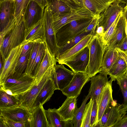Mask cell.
<instances>
[{"label":"cell","mask_w":127,"mask_h":127,"mask_svg":"<svg viewBox=\"0 0 127 127\" xmlns=\"http://www.w3.org/2000/svg\"><path fill=\"white\" fill-rule=\"evenodd\" d=\"M37 82L33 75L14 72L0 84V89L18 98L31 89Z\"/></svg>","instance_id":"1"},{"label":"cell","mask_w":127,"mask_h":127,"mask_svg":"<svg viewBox=\"0 0 127 127\" xmlns=\"http://www.w3.org/2000/svg\"><path fill=\"white\" fill-rule=\"evenodd\" d=\"M87 46L89 57L86 73L91 78L99 72L105 50L100 37L96 34L93 36Z\"/></svg>","instance_id":"2"},{"label":"cell","mask_w":127,"mask_h":127,"mask_svg":"<svg viewBox=\"0 0 127 127\" xmlns=\"http://www.w3.org/2000/svg\"><path fill=\"white\" fill-rule=\"evenodd\" d=\"M27 31L25 21L15 27L4 37L0 43V54L3 64L11 50L20 45L24 41Z\"/></svg>","instance_id":"3"},{"label":"cell","mask_w":127,"mask_h":127,"mask_svg":"<svg viewBox=\"0 0 127 127\" xmlns=\"http://www.w3.org/2000/svg\"><path fill=\"white\" fill-rule=\"evenodd\" d=\"M93 19L73 21L62 26L56 34L58 47L84 32Z\"/></svg>","instance_id":"4"},{"label":"cell","mask_w":127,"mask_h":127,"mask_svg":"<svg viewBox=\"0 0 127 127\" xmlns=\"http://www.w3.org/2000/svg\"><path fill=\"white\" fill-rule=\"evenodd\" d=\"M96 15L86 6L72 9L69 12L62 16L52 15L54 31L56 34L61 28L67 24L73 21L93 18Z\"/></svg>","instance_id":"5"},{"label":"cell","mask_w":127,"mask_h":127,"mask_svg":"<svg viewBox=\"0 0 127 127\" xmlns=\"http://www.w3.org/2000/svg\"><path fill=\"white\" fill-rule=\"evenodd\" d=\"M127 111V104H119L113 100L105 111L96 127H113L126 115Z\"/></svg>","instance_id":"6"},{"label":"cell","mask_w":127,"mask_h":127,"mask_svg":"<svg viewBox=\"0 0 127 127\" xmlns=\"http://www.w3.org/2000/svg\"><path fill=\"white\" fill-rule=\"evenodd\" d=\"M54 68L47 71L31 89L19 96L18 98L20 106L27 109L30 112H32L37 96L47 81L52 78Z\"/></svg>","instance_id":"7"},{"label":"cell","mask_w":127,"mask_h":127,"mask_svg":"<svg viewBox=\"0 0 127 127\" xmlns=\"http://www.w3.org/2000/svg\"><path fill=\"white\" fill-rule=\"evenodd\" d=\"M41 19L45 42L51 54L55 57L59 47L56 33L53 27L52 15L47 6L44 9Z\"/></svg>","instance_id":"8"},{"label":"cell","mask_w":127,"mask_h":127,"mask_svg":"<svg viewBox=\"0 0 127 127\" xmlns=\"http://www.w3.org/2000/svg\"><path fill=\"white\" fill-rule=\"evenodd\" d=\"M31 0H15L11 20L5 28L0 32V40H3L12 30L25 21L29 5Z\"/></svg>","instance_id":"9"},{"label":"cell","mask_w":127,"mask_h":127,"mask_svg":"<svg viewBox=\"0 0 127 127\" xmlns=\"http://www.w3.org/2000/svg\"><path fill=\"white\" fill-rule=\"evenodd\" d=\"M22 47L20 45L13 49L5 59L0 72V84L3 83L8 77L15 72Z\"/></svg>","instance_id":"10"},{"label":"cell","mask_w":127,"mask_h":127,"mask_svg":"<svg viewBox=\"0 0 127 127\" xmlns=\"http://www.w3.org/2000/svg\"><path fill=\"white\" fill-rule=\"evenodd\" d=\"M74 74L72 71L66 68L63 64L56 65L52 79L56 90L62 91L69 84Z\"/></svg>","instance_id":"11"},{"label":"cell","mask_w":127,"mask_h":127,"mask_svg":"<svg viewBox=\"0 0 127 127\" xmlns=\"http://www.w3.org/2000/svg\"><path fill=\"white\" fill-rule=\"evenodd\" d=\"M90 80V78L86 73H74L70 82L61 91L67 97H78L83 86Z\"/></svg>","instance_id":"12"},{"label":"cell","mask_w":127,"mask_h":127,"mask_svg":"<svg viewBox=\"0 0 127 127\" xmlns=\"http://www.w3.org/2000/svg\"><path fill=\"white\" fill-rule=\"evenodd\" d=\"M120 2L118 0H114L108 8L100 14L97 25L104 28V32L123 11V8L120 5Z\"/></svg>","instance_id":"13"},{"label":"cell","mask_w":127,"mask_h":127,"mask_svg":"<svg viewBox=\"0 0 127 127\" xmlns=\"http://www.w3.org/2000/svg\"><path fill=\"white\" fill-rule=\"evenodd\" d=\"M89 50L87 46L72 59L63 64L68 67L74 73H86L89 62Z\"/></svg>","instance_id":"14"},{"label":"cell","mask_w":127,"mask_h":127,"mask_svg":"<svg viewBox=\"0 0 127 127\" xmlns=\"http://www.w3.org/2000/svg\"><path fill=\"white\" fill-rule=\"evenodd\" d=\"M0 116L5 118L17 122H27L29 123L31 115V112L29 110L20 105L7 108H0Z\"/></svg>","instance_id":"15"},{"label":"cell","mask_w":127,"mask_h":127,"mask_svg":"<svg viewBox=\"0 0 127 127\" xmlns=\"http://www.w3.org/2000/svg\"><path fill=\"white\" fill-rule=\"evenodd\" d=\"M110 80L104 88L99 96L97 103V124L100 121L104 112L113 100L112 93V83Z\"/></svg>","instance_id":"16"},{"label":"cell","mask_w":127,"mask_h":127,"mask_svg":"<svg viewBox=\"0 0 127 127\" xmlns=\"http://www.w3.org/2000/svg\"><path fill=\"white\" fill-rule=\"evenodd\" d=\"M127 36L126 22L122 11L114 32L105 46V50L115 48Z\"/></svg>","instance_id":"17"},{"label":"cell","mask_w":127,"mask_h":127,"mask_svg":"<svg viewBox=\"0 0 127 127\" xmlns=\"http://www.w3.org/2000/svg\"><path fill=\"white\" fill-rule=\"evenodd\" d=\"M107 75L99 74L90 78L91 86L89 91L90 98L96 101L97 104L100 95L108 81Z\"/></svg>","instance_id":"18"},{"label":"cell","mask_w":127,"mask_h":127,"mask_svg":"<svg viewBox=\"0 0 127 127\" xmlns=\"http://www.w3.org/2000/svg\"><path fill=\"white\" fill-rule=\"evenodd\" d=\"M57 62L55 57L51 54L46 44L44 57L33 75L36 81L39 80L47 71L54 68Z\"/></svg>","instance_id":"19"},{"label":"cell","mask_w":127,"mask_h":127,"mask_svg":"<svg viewBox=\"0 0 127 127\" xmlns=\"http://www.w3.org/2000/svg\"><path fill=\"white\" fill-rule=\"evenodd\" d=\"M43 41H44L43 27L41 18L27 31L24 40L20 45L22 46L29 42H40Z\"/></svg>","instance_id":"20"},{"label":"cell","mask_w":127,"mask_h":127,"mask_svg":"<svg viewBox=\"0 0 127 127\" xmlns=\"http://www.w3.org/2000/svg\"><path fill=\"white\" fill-rule=\"evenodd\" d=\"M93 35L92 33L89 34L72 48L61 55L56 57L57 62L59 64H63L65 62L72 59L88 45Z\"/></svg>","instance_id":"21"},{"label":"cell","mask_w":127,"mask_h":127,"mask_svg":"<svg viewBox=\"0 0 127 127\" xmlns=\"http://www.w3.org/2000/svg\"><path fill=\"white\" fill-rule=\"evenodd\" d=\"M77 97H67L61 106L57 109L64 120L70 121L73 119L78 108L77 104Z\"/></svg>","instance_id":"22"},{"label":"cell","mask_w":127,"mask_h":127,"mask_svg":"<svg viewBox=\"0 0 127 127\" xmlns=\"http://www.w3.org/2000/svg\"><path fill=\"white\" fill-rule=\"evenodd\" d=\"M14 1V0H0V32L5 28L11 20Z\"/></svg>","instance_id":"23"},{"label":"cell","mask_w":127,"mask_h":127,"mask_svg":"<svg viewBox=\"0 0 127 127\" xmlns=\"http://www.w3.org/2000/svg\"><path fill=\"white\" fill-rule=\"evenodd\" d=\"M45 114L49 127H73L71 121L64 120L57 109L49 108L45 110Z\"/></svg>","instance_id":"24"},{"label":"cell","mask_w":127,"mask_h":127,"mask_svg":"<svg viewBox=\"0 0 127 127\" xmlns=\"http://www.w3.org/2000/svg\"><path fill=\"white\" fill-rule=\"evenodd\" d=\"M55 90L53 80L51 78L45 84L37 96L33 104L32 111L38 107L40 104L43 105L48 101Z\"/></svg>","instance_id":"25"},{"label":"cell","mask_w":127,"mask_h":127,"mask_svg":"<svg viewBox=\"0 0 127 127\" xmlns=\"http://www.w3.org/2000/svg\"><path fill=\"white\" fill-rule=\"evenodd\" d=\"M43 105H39L31 112L29 122L30 127H49Z\"/></svg>","instance_id":"26"},{"label":"cell","mask_w":127,"mask_h":127,"mask_svg":"<svg viewBox=\"0 0 127 127\" xmlns=\"http://www.w3.org/2000/svg\"><path fill=\"white\" fill-rule=\"evenodd\" d=\"M118 54V58L108 73L112 81L116 80L117 77L126 73L127 69V64L125 60L121 55Z\"/></svg>","instance_id":"27"},{"label":"cell","mask_w":127,"mask_h":127,"mask_svg":"<svg viewBox=\"0 0 127 127\" xmlns=\"http://www.w3.org/2000/svg\"><path fill=\"white\" fill-rule=\"evenodd\" d=\"M118 56L115 48L106 50L103 57L101 67L99 73L108 75V72Z\"/></svg>","instance_id":"28"},{"label":"cell","mask_w":127,"mask_h":127,"mask_svg":"<svg viewBox=\"0 0 127 127\" xmlns=\"http://www.w3.org/2000/svg\"><path fill=\"white\" fill-rule=\"evenodd\" d=\"M85 6L95 15H99L114 0H83Z\"/></svg>","instance_id":"29"},{"label":"cell","mask_w":127,"mask_h":127,"mask_svg":"<svg viewBox=\"0 0 127 127\" xmlns=\"http://www.w3.org/2000/svg\"><path fill=\"white\" fill-rule=\"evenodd\" d=\"M41 8L34 1L31 0L28 7L25 22L27 30L39 20L38 17Z\"/></svg>","instance_id":"30"},{"label":"cell","mask_w":127,"mask_h":127,"mask_svg":"<svg viewBox=\"0 0 127 127\" xmlns=\"http://www.w3.org/2000/svg\"><path fill=\"white\" fill-rule=\"evenodd\" d=\"M47 0V6L52 15L62 16L69 12L72 9L61 0Z\"/></svg>","instance_id":"31"},{"label":"cell","mask_w":127,"mask_h":127,"mask_svg":"<svg viewBox=\"0 0 127 127\" xmlns=\"http://www.w3.org/2000/svg\"><path fill=\"white\" fill-rule=\"evenodd\" d=\"M19 105V102L17 97L9 95L0 89V108Z\"/></svg>","instance_id":"32"},{"label":"cell","mask_w":127,"mask_h":127,"mask_svg":"<svg viewBox=\"0 0 127 127\" xmlns=\"http://www.w3.org/2000/svg\"><path fill=\"white\" fill-rule=\"evenodd\" d=\"M92 33H93L92 32H86L85 31L82 33L69 40L63 46L59 47L55 57L61 55L65 52L72 48L83 38Z\"/></svg>","instance_id":"33"},{"label":"cell","mask_w":127,"mask_h":127,"mask_svg":"<svg viewBox=\"0 0 127 127\" xmlns=\"http://www.w3.org/2000/svg\"><path fill=\"white\" fill-rule=\"evenodd\" d=\"M40 42H34L31 50L27 65L25 73L33 75L34 65L38 53Z\"/></svg>","instance_id":"34"},{"label":"cell","mask_w":127,"mask_h":127,"mask_svg":"<svg viewBox=\"0 0 127 127\" xmlns=\"http://www.w3.org/2000/svg\"><path fill=\"white\" fill-rule=\"evenodd\" d=\"M90 98L89 93L83 100L80 107L78 109L71 121L74 127H81L82 119L86 103L87 100Z\"/></svg>","instance_id":"35"},{"label":"cell","mask_w":127,"mask_h":127,"mask_svg":"<svg viewBox=\"0 0 127 127\" xmlns=\"http://www.w3.org/2000/svg\"><path fill=\"white\" fill-rule=\"evenodd\" d=\"M93 103V100L91 98L89 102L86 105L82 119L81 127H91L90 120Z\"/></svg>","instance_id":"36"},{"label":"cell","mask_w":127,"mask_h":127,"mask_svg":"<svg viewBox=\"0 0 127 127\" xmlns=\"http://www.w3.org/2000/svg\"><path fill=\"white\" fill-rule=\"evenodd\" d=\"M31 49L23 56L19 57L16 66L15 72L20 74L25 73Z\"/></svg>","instance_id":"37"},{"label":"cell","mask_w":127,"mask_h":127,"mask_svg":"<svg viewBox=\"0 0 127 127\" xmlns=\"http://www.w3.org/2000/svg\"><path fill=\"white\" fill-rule=\"evenodd\" d=\"M0 127H29L28 122L16 121L5 118L1 116H0Z\"/></svg>","instance_id":"38"},{"label":"cell","mask_w":127,"mask_h":127,"mask_svg":"<svg viewBox=\"0 0 127 127\" xmlns=\"http://www.w3.org/2000/svg\"><path fill=\"white\" fill-rule=\"evenodd\" d=\"M122 12L119 15L114 22L104 33L102 35L101 37L100 36L101 41L105 48L114 32L117 24Z\"/></svg>","instance_id":"39"},{"label":"cell","mask_w":127,"mask_h":127,"mask_svg":"<svg viewBox=\"0 0 127 127\" xmlns=\"http://www.w3.org/2000/svg\"><path fill=\"white\" fill-rule=\"evenodd\" d=\"M45 46L44 41L41 42L40 43L38 51L34 62L33 75L36 71L44 57Z\"/></svg>","instance_id":"40"},{"label":"cell","mask_w":127,"mask_h":127,"mask_svg":"<svg viewBox=\"0 0 127 127\" xmlns=\"http://www.w3.org/2000/svg\"><path fill=\"white\" fill-rule=\"evenodd\" d=\"M97 104L96 101L93 100L90 120L91 127H96L97 124Z\"/></svg>","instance_id":"41"},{"label":"cell","mask_w":127,"mask_h":127,"mask_svg":"<svg viewBox=\"0 0 127 127\" xmlns=\"http://www.w3.org/2000/svg\"><path fill=\"white\" fill-rule=\"evenodd\" d=\"M121 92L125 91L127 87V73L126 72L116 79Z\"/></svg>","instance_id":"42"},{"label":"cell","mask_w":127,"mask_h":127,"mask_svg":"<svg viewBox=\"0 0 127 127\" xmlns=\"http://www.w3.org/2000/svg\"><path fill=\"white\" fill-rule=\"evenodd\" d=\"M100 15H96L85 30L86 32H92L94 35L95 34L97 26L98 23Z\"/></svg>","instance_id":"43"},{"label":"cell","mask_w":127,"mask_h":127,"mask_svg":"<svg viewBox=\"0 0 127 127\" xmlns=\"http://www.w3.org/2000/svg\"><path fill=\"white\" fill-rule=\"evenodd\" d=\"M34 43L29 42L22 46L20 57L24 55L30 49H31Z\"/></svg>","instance_id":"44"},{"label":"cell","mask_w":127,"mask_h":127,"mask_svg":"<svg viewBox=\"0 0 127 127\" xmlns=\"http://www.w3.org/2000/svg\"><path fill=\"white\" fill-rule=\"evenodd\" d=\"M113 127H127V115L119 121Z\"/></svg>","instance_id":"45"},{"label":"cell","mask_w":127,"mask_h":127,"mask_svg":"<svg viewBox=\"0 0 127 127\" xmlns=\"http://www.w3.org/2000/svg\"><path fill=\"white\" fill-rule=\"evenodd\" d=\"M116 47L123 51H127V36L124 38Z\"/></svg>","instance_id":"46"},{"label":"cell","mask_w":127,"mask_h":127,"mask_svg":"<svg viewBox=\"0 0 127 127\" xmlns=\"http://www.w3.org/2000/svg\"><path fill=\"white\" fill-rule=\"evenodd\" d=\"M36 2L40 7L43 13L45 8L48 4L47 0H32Z\"/></svg>","instance_id":"47"},{"label":"cell","mask_w":127,"mask_h":127,"mask_svg":"<svg viewBox=\"0 0 127 127\" xmlns=\"http://www.w3.org/2000/svg\"><path fill=\"white\" fill-rule=\"evenodd\" d=\"M104 32V28L102 26H99L97 25L96 30L95 34L100 37L101 36Z\"/></svg>","instance_id":"48"},{"label":"cell","mask_w":127,"mask_h":127,"mask_svg":"<svg viewBox=\"0 0 127 127\" xmlns=\"http://www.w3.org/2000/svg\"><path fill=\"white\" fill-rule=\"evenodd\" d=\"M65 3L71 9H76L78 7L71 0H61Z\"/></svg>","instance_id":"49"},{"label":"cell","mask_w":127,"mask_h":127,"mask_svg":"<svg viewBox=\"0 0 127 127\" xmlns=\"http://www.w3.org/2000/svg\"><path fill=\"white\" fill-rule=\"evenodd\" d=\"M78 7L85 6L83 0H71Z\"/></svg>","instance_id":"50"},{"label":"cell","mask_w":127,"mask_h":127,"mask_svg":"<svg viewBox=\"0 0 127 127\" xmlns=\"http://www.w3.org/2000/svg\"><path fill=\"white\" fill-rule=\"evenodd\" d=\"M123 12L126 22V31L127 35V6H126L123 8Z\"/></svg>","instance_id":"51"},{"label":"cell","mask_w":127,"mask_h":127,"mask_svg":"<svg viewBox=\"0 0 127 127\" xmlns=\"http://www.w3.org/2000/svg\"><path fill=\"white\" fill-rule=\"evenodd\" d=\"M122 92L123 98L124 103L125 104L127 103V87L126 90L124 91L121 92Z\"/></svg>","instance_id":"52"},{"label":"cell","mask_w":127,"mask_h":127,"mask_svg":"<svg viewBox=\"0 0 127 127\" xmlns=\"http://www.w3.org/2000/svg\"><path fill=\"white\" fill-rule=\"evenodd\" d=\"M0 72L1 71L3 67V64L2 62V57L0 54Z\"/></svg>","instance_id":"53"},{"label":"cell","mask_w":127,"mask_h":127,"mask_svg":"<svg viewBox=\"0 0 127 127\" xmlns=\"http://www.w3.org/2000/svg\"><path fill=\"white\" fill-rule=\"evenodd\" d=\"M120 2H122L126 4V6H127V0H118Z\"/></svg>","instance_id":"54"},{"label":"cell","mask_w":127,"mask_h":127,"mask_svg":"<svg viewBox=\"0 0 127 127\" xmlns=\"http://www.w3.org/2000/svg\"><path fill=\"white\" fill-rule=\"evenodd\" d=\"M126 73H127V71H126Z\"/></svg>","instance_id":"55"},{"label":"cell","mask_w":127,"mask_h":127,"mask_svg":"<svg viewBox=\"0 0 127 127\" xmlns=\"http://www.w3.org/2000/svg\"></svg>","instance_id":"56"},{"label":"cell","mask_w":127,"mask_h":127,"mask_svg":"<svg viewBox=\"0 0 127 127\" xmlns=\"http://www.w3.org/2000/svg\"></svg>","instance_id":"57"}]
</instances>
